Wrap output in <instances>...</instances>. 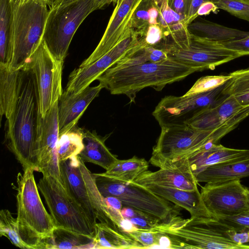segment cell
<instances>
[{
	"instance_id": "32",
	"label": "cell",
	"mask_w": 249,
	"mask_h": 249,
	"mask_svg": "<svg viewBox=\"0 0 249 249\" xmlns=\"http://www.w3.org/2000/svg\"><path fill=\"white\" fill-rule=\"evenodd\" d=\"M120 212L138 230L157 231V228L163 223L158 218L129 207L123 206Z\"/></svg>"
},
{
	"instance_id": "25",
	"label": "cell",
	"mask_w": 249,
	"mask_h": 249,
	"mask_svg": "<svg viewBox=\"0 0 249 249\" xmlns=\"http://www.w3.org/2000/svg\"><path fill=\"white\" fill-rule=\"evenodd\" d=\"M93 238V249H144L128 231H118L104 223H96Z\"/></svg>"
},
{
	"instance_id": "34",
	"label": "cell",
	"mask_w": 249,
	"mask_h": 249,
	"mask_svg": "<svg viewBox=\"0 0 249 249\" xmlns=\"http://www.w3.org/2000/svg\"><path fill=\"white\" fill-rule=\"evenodd\" d=\"M223 123L215 107L200 112L189 121L186 124L200 130H211L216 129Z\"/></svg>"
},
{
	"instance_id": "44",
	"label": "cell",
	"mask_w": 249,
	"mask_h": 249,
	"mask_svg": "<svg viewBox=\"0 0 249 249\" xmlns=\"http://www.w3.org/2000/svg\"><path fill=\"white\" fill-rule=\"evenodd\" d=\"M228 237L233 243L238 245H243L249 242L248 231L238 232L230 228L226 232Z\"/></svg>"
},
{
	"instance_id": "3",
	"label": "cell",
	"mask_w": 249,
	"mask_h": 249,
	"mask_svg": "<svg viewBox=\"0 0 249 249\" xmlns=\"http://www.w3.org/2000/svg\"><path fill=\"white\" fill-rule=\"evenodd\" d=\"M17 176V222L19 236L27 249H44L47 239L55 228L39 195L34 171L23 169Z\"/></svg>"
},
{
	"instance_id": "31",
	"label": "cell",
	"mask_w": 249,
	"mask_h": 249,
	"mask_svg": "<svg viewBox=\"0 0 249 249\" xmlns=\"http://www.w3.org/2000/svg\"><path fill=\"white\" fill-rule=\"evenodd\" d=\"M226 83L225 90L242 107L249 106V68L233 71Z\"/></svg>"
},
{
	"instance_id": "40",
	"label": "cell",
	"mask_w": 249,
	"mask_h": 249,
	"mask_svg": "<svg viewBox=\"0 0 249 249\" xmlns=\"http://www.w3.org/2000/svg\"><path fill=\"white\" fill-rule=\"evenodd\" d=\"M243 107L231 95H228L215 107L218 114L223 122L237 113Z\"/></svg>"
},
{
	"instance_id": "33",
	"label": "cell",
	"mask_w": 249,
	"mask_h": 249,
	"mask_svg": "<svg viewBox=\"0 0 249 249\" xmlns=\"http://www.w3.org/2000/svg\"><path fill=\"white\" fill-rule=\"evenodd\" d=\"M0 235L7 238L15 246L27 249L19 235L17 218L6 209L0 212Z\"/></svg>"
},
{
	"instance_id": "22",
	"label": "cell",
	"mask_w": 249,
	"mask_h": 249,
	"mask_svg": "<svg viewBox=\"0 0 249 249\" xmlns=\"http://www.w3.org/2000/svg\"><path fill=\"white\" fill-rule=\"evenodd\" d=\"M142 185L153 184L185 190L197 189V182L191 174L169 169L160 168L151 172L147 170L134 181Z\"/></svg>"
},
{
	"instance_id": "8",
	"label": "cell",
	"mask_w": 249,
	"mask_h": 249,
	"mask_svg": "<svg viewBox=\"0 0 249 249\" xmlns=\"http://www.w3.org/2000/svg\"><path fill=\"white\" fill-rule=\"evenodd\" d=\"M95 10L93 0H75L50 9L42 39L54 57L64 62L77 29Z\"/></svg>"
},
{
	"instance_id": "43",
	"label": "cell",
	"mask_w": 249,
	"mask_h": 249,
	"mask_svg": "<svg viewBox=\"0 0 249 249\" xmlns=\"http://www.w3.org/2000/svg\"><path fill=\"white\" fill-rule=\"evenodd\" d=\"M170 8L178 15L187 18L192 0H167Z\"/></svg>"
},
{
	"instance_id": "30",
	"label": "cell",
	"mask_w": 249,
	"mask_h": 249,
	"mask_svg": "<svg viewBox=\"0 0 249 249\" xmlns=\"http://www.w3.org/2000/svg\"><path fill=\"white\" fill-rule=\"evenodd\" d=\"M84 130L76 125L59 135L57 153L59 162L79 155L84 148Z\"/></svg>"
},
{
	"instance_id": "46",
	"label": "cell",
	"mask_w": 249,
	"mask_h": 249,
	"mask_svg": "<svg viewBox=\"0 0 249 249\" xmlns=\"http://www.w3.org/2000/svg\"><path fill=\"white\" fill-rule=\"evenodd\" d=\"M219 9L216 5L211 0L204 2L199 7L197 11V15L206 16L210 13H217Z\"/></svg>"
},
{
	"instance_id": "42",
	"label": "cell",
	"mask_w": 249,
	"mask_h": 249,
	"mask_svg": "<svg viewBox=\"0 0 249 249\" xmlns=\"http://www.w3.org/2000/svg\"><path fill=\"white\" fill-rule=\"evenodd\" d=\"M220 44L224 47L241 53L244 55H249V36L241 39Z\"/></svg>"
},
{
	"instance_id": "45",
	"label": "cell",
	"mask_w": 249,
	"mask_h": 249,
	"mask_svg": "<svg viewBox=\"0 0 249 249\" xmlns=\"http://www.w3.org/2000/svg\"><path fill=\"white\" fill-rule=\"evenodd\" d=\"M210 0H192L188 15L187 18V21L190 24L198 17L197 11L200 5L204 2Z\"/></svg>"
},
{
	"instance_id": "38",
	"label": "cell",
	"mask_w": 249,
	"mask_h": 249,
	"mask_svg": "<svg viewBox=\"0 0 249 249\" xmlns=\"http://www.w3.org/2000/svg\"><path fill=\"white\" fill-rule=\"evenodd\" d=\"M215 218L237 231H249V210L236 215L216 216Z\"/></svg>"
},
{
	"instance_id": "20",
	"label": "cell",
	"mask_w": 249,
	"mask_h": 249,
	"mask_svg": "<svg viewBox=\"0 0 249 249\" xmlns=\"http://www.w3.org/2000/svg\"><path fill=\"white\" fill-rule=\"evenodd\" d=\"M155 194L188 211L191 217L214 218L206 208L198 189L185 190L149 184L143 185Z\"/></svg>"
},
{
	"instance_id": "49",
	"label": "cell",
	"mask_w": 249,
	"mask_h": 249,
	"mask_svg": "<svg viewBox=\"0 0 249 249\" xmlns=\"http://www.w3.org/2000/svg\"><path fill=\"white\" fill-rule=\"evenodd\" d=\"M73 0H54L53 5L51 8L56 7L62 5L63 4L69 3Z\"/></svg>"
},
{
	"instance_id": "24",
	"label": "cell",
	"mask_w": 249,
	"mask_h": 249,
	"mask_svg": "<svg viewBox=\"0 0 249 249\" xmlns=\"http://www.w3.org/2000/svg\"><path fill=\"white\" fill-rule=\"evenodd\" d=\"M249 176V158L209 166L195 176L196 182L206 183L240 179Z\"/></svg>"
},
{
	"instance_id": "17",
	"label": "cell",
	"mask_w": 249,
	"mask_h": 249,
	"mask_svg": "<svg viewBox=\"0 0 249 249\" xmlns=\"http://www.w3.org/2000/svg\"><path fill=\"white\" fill-rule=\"evenodd\" d=\"M248 158V149L230 148L220 143H209L184 158L165 163L159 167L179 171L195 177L209 166Z\"/></svg>"
},
{
	"instance_id": "1",
	"label": "cell",
	"mask_w": 249,
	"mask_h": 249,
	"mask_svg": "<svg viewBox=\"0 0 249 249\" xmlns=\"http://www.w3.org/2000/svg\"><path fill=\"white\" fill-rule=\"evenodd\" d=\"M195 72L194 69L168 58L158 63L114 65L97 80L111 94L125 95L130 102L135 103L141 90L151 87L159 91L167 85L180 81Z\"/></svg>"
},
{
	"instance_id": "29",
	"label": "cell",
	"mask_w": 249,
	"mask_h": 249,
	"mask_svg": "<svg viewBox=\"0 0 249 249\" xmlns=\"http://www.w3.org/2000/svg\"><path fill=\"white\" fill-rule=\"evenodd\" d=\"M149 163L144 158L136 156L127 160H118L102 174L125 182H134L142 173L148 170Z\"/></svg>"
},
{
	"instance_id": "48",
	"label": "cell",
	"mask_w": 249,
	"mask_h": 249,
	"mask_svg": "<svg viewBox=\"0 0 249 249\" xmlns=\"http://www.w3.org/2000/svg\"><path fill=\"white\" fill-rule=\"evenodd\" d=\"M95 10L102 9L112 3V0H93Z\"/></svg>"
},
{
	"instance_id": "26",
	"label": "cell",
	"mask_w": 249,
	"mask_h": 249,
	"mask_svg": "<svg viewBox=\"0 0 249 249\" xmlns=\"http://www.w3.org/2000/svg\"><path fill=\"white\" fill-rule=\"evenodd\" d=\"M190 34L217 43L230 42L249 36V31L228 27L202 18L188 26Z\"/></svg>"
},
{
	"instance_id": "10",
	"label": "cell",
	"mask_w": 249,
	"mask_h": 249,
	"mask_svg": "<svg viewBox=\"0 0 249 249\" xmlns=\"http://www.w3.org/2000/svg\"><path fill=\"white\" fill-rule=\"evenodd\" d=\"M226 83L215 89L198 94L166 96L156 107L152 115L160 127L186 124L198 113L216 107L229 95L225 90Z\"/></svg>"
},
{
	"instance_id": "15",
	"label": "cell",
	"mask_w": 249,
	"mask_h": 249,
	"mask_svg": "<svg viewBox=\"0 0 249 249\" xmlns=\"http://www.w3.org/2000/svg\"><path fill=\"white\" fill-rule=\"evenodd\" d=\"M58 101L39 121L36 148V171L55 178L62 184L57 153L59 138Z\"/></svg>"
},
{
	"instance_id": "23",
	"label": "cell",
	"mask_w": 249,
	"mask_h": 249,
	"mask_svg": "<svg viewBox=\"0 0 249 249\" xmlns=\"http://www.w3.org/2000/svg\"><path fill=\"white\" fill-rule=\"evenodd\" d=\"M108 136L102 137L95 130L84 132V148L79 154L85 162L98 165L106 170L111 167L119 159L108 149L105 141Z\"/></svg>"
},
{
	"instance_id": "7",
	"label": "cell",
	"mask_w": 249,
	"mask_h": 249,
	"mask_svg": "<svg viewBox=\"0 0 249 249\" xmlns=\"http://www.w3.org/2000/svg\"><path fill=\"white\" fill-rule=\"evenodd\" d=\"M97 188L104 197L118 198L123 206L143 212L160 220L169 222L178 216L180 207L155 194L135 182H125L103 175L93 174Z\"/></svg>"
},
{
	"instance_id": "50",
	"label": "cell",
	"mask_w": 249,
	"mask_h": 249,
	"mask_svg": "<svg viewBox=\"0 0 249 249\" xmlns=\"http://www.w3.org/2000/svg\"><path fill=\"white\" fill-rule=\"evenodd\" d=\"M45 2L50 8L52 7L54 0H40Z\"/></svg>"
},
{
	"instance_id": "52",
	"label": "cell",
	"mask_w": 249,
	"mask_h": 249,
	"mask_svg": "<svg viewBox=\"0 0 249 249\" xmlns=\"http://www.w3.org/2000/svg\"><path fill=\"white\" fill-rule=\"evenodd\" d=\"M246 192H247V196H248V199L249 200V189L247 188Z\"/></svg>"
},
{
	"instance_id": "28",
	"label": "cell",
	"mask_w": 249,
	"mask_h": 249,
	"mask_svg": "<svg viewBox=\"0 0 249 249\" xmlns=\"http://www.w3.org/2000/svg\"><path fill=\"white\" fill-rule=\"evenodd\" d=\"M13 10L11 0H0V63L10 65L13 54Z\"/></svg>"
},
{
	"instance_id": "16",
	"label": "cell",
	"mask_w": 249,
	"mask_h": 249,
	"mask_svg": "<svg viewBox=\"0 0 249 249\" xmlns=\"http://www.w3.org/2000/svg\"><path fill=\"white\" fill-rule=\"evenodd\" d=\"M63 184L69 196L76 202L95 227L97 215L89 188L91 172L79 155L59 162Z\"/></svg>"
},
{
	"instance_id": "12",
	"label": "cell",
	"mask_w": 249,
	"mask_h": 249,
	"mask_svg": "<svg viewBox=\"0 0 249 249\" xmlns=\"http://www.w3.org/2000/svg\"><path fill=\"white\" fill-rule=\"evenodd\" d=\"M168 58L190 67L196 71L213 70L219 65L244 55L219 43L191 34L189 39L164 50Z\"/></svg>"
},
{
	"instance_id": "36",
	"label": "cell",
	"mask_w": 249,
	"mask_h": 249,
	"mask_svg": "<svg viewBox=\"0 0 249 249\" xmlns=\"http://www.w3.org/2000/svg\"><path fill=\"white\" fill-rule=\"evenodd\" d=\"M219 9L249 22V0H210Z\"/></svg>"
},
{
	"instance_id": "51",
	"label": "cell",
	"mask_w": 249,
	"mask_h": 249,
	"mask_svg": "<svg viewBox=\"0 0 249 249\" xmlns=\"http://www.w3.org/2000/svg\"><path fill=\"white\" fill-rule=\"evenodd\" d=\"M120 0H112V3H113V5H116V4L117 3V2L119 1Z\"/></svg>"
},
{
	"instance_id": "41",
	"label": "cell",
	"mask_w": 249,
	"mask_h": 249,
	"mask_svg": "<svg viewBox=\"0 0 249 249\" xmlns=\"http://www.w3.org/2000/svg\"><path fill=\"white\" fill-rule=\"evenodd\" d=\"M163 37V31L160 26L158 24H152L148 28L144 39L147 46L156 47L160 43Z\"/></svg>"
},
{
	"instance_id": "39",
	"label": "cell",
	"mask_w": 249,
	"mask_h": 249,
	"mask_svg": "<svg viewBox=\"0 0 249 249\" xmlns=\"http://www.w3.org/2000/svg\"><path fill=\"white\" fill-rule=\"evenodd\" d=\"M143 247L144 249L160 245L161 239L164 235L158 231H148L135 230L128 231Z\"/></svg>"
},
{
	"instance_id": "47",
	"label": "cell",
	"mask_w": 249,
	"mask_h": 249,
	"mask_svg": "<svg viewBox=\"0 0 249 249\" xmlns=\"http://www.w3.org/2000/svg\"><path fill=\"white\" fill-rule=\"evenodd\" d=\"M104 198L106 203L109 206L120 212L123 207V204L116 197L113 196H108Z\"/></svg>"
},
{
	"instance_id": "21",
	"label": "cell",
	"mask_w": 249,
	"mask_h": 249,
	"mask_svg": "<svg viewBox=\"0 0 249 249\" xmlns=\"http://www.w3.org/2000/svg\"><path fill=\"white\" fill-rule=\"evenodd\" d=\"M23 70H12L9 65L0 63V113L8 119L18 97Z\"/></svg>"
},
{
	"instance_id": "6",
	"label": "cell",
	"mask_w": 249,
	"mask_h": 249,
	"mask_svg": "<svg viewBox=\"0 0 249 249\" xmlns=\"http://www.w3.org/2000/svg\"><path fill=\"white\" fill-rule=\"evenodd\" d=\"M13 20V54L9 66L22 70L42 40L49 10L40 0H11Z\"/></svg>"
},
{
	"instance_id": "35",
	"label": "cell",
	"mask_w": 249,
	"mask_h": 249,
	"mask_svg": "<svg viewBox=\"0 0 249 249\" xmlns=\"http://www.w3.org/2000/svg\"><path fill=\"white\" fill-rule=\"evenodd\" d=\"M155 4V0H142L133 14L131 29L142 36L145 37L148 28L150 25L149 10Z\"/></svg>"
},
{
	"instance_id": "9",
	"label": "cell",
	"mask_w": 249,
	"mask_h": 249,
	"mask_svg": "<svg viewBox=\"0 0 249 249\" xmlns=\"http://www.w3.org/2000/svg\"><path fill=\"white\" fill-rule=\"evenodd\" d=\"M37 185L44 197L55 227L94 237L95 227L60 181L53 176H43Z\"/></svg>"
},
{
	"instance_id": "2",
	"label": "cell",
	"mask_w": 249,
	"mask_h": 249,
	"mask_svg": "<svg viewBox=\"0 0 249 249\" xmlns=\"http://www.w3.org/2000/svg\"><path fill=\"white\" fill-rule=\"evenodd\" d=\"M40 114L36 81L30 70H23L14 110L5 123V142L23 169H36V148Z\"/></svg>"
},
{
	"instance_id": "19",
	"label": "cell",
	"mask_w": 249,
	"mask_h": 249,
	"mask_svg": "<svg viewBox=\"0 0 249 249\" xmlns=\"http://www.w3.org/2000/svg\"><path fill=\"white\" fill-rule=\"evenodd\" d=\"M104 88L100 84L88 86L77 93L64 90L58 101L59 134L75 126L90 103Z\"/></svg>"
},
{
	"instance_id": "53",
	"label": "cell",
	"mask_w": 249,
	"mask_h": 249,
	"mask_svg": "<svg viewBox=\"0 0 249 249\" xmlns=\"http://www.w3.org/2000/svg\"><path fill=\"white\" fill-rule=\"evenodd\" d=\"M248 233H249V231H248Z\"/></svg>"
},
{
	"instance_id": "27",
	"label": "cell",
	"mask_w": 249,
	"mask_h": 249,
	"mask_svg": "<svg viewBox=\"0 0 249 249\" xmlns=\"http://www.w3.org/2000/svg\"><path fill=\"white\" fill-rule=\"evenodd\" d=\"M93 237L61 227H55L50 237L46 239L44 249H93Z\"/></svg>"
},
{
	"instance_id": "5",
	"label": "cell",
	"mask_w": 249,
	"mask_h": 249,
	"mask_svg": "<svg viewBox=\"0 0 249 249\" xmlns=\"http://www.w3.org/2000/svg\"><path fill=\"white\" fill-rule=\"evenodd\" d=\"M237 125V121L231 118L211 130H200L187 124L161 127L149 161L159 167L184 158L208 143H220L221 139Z\"/></svg>"
},
{
	"instance_id": "11",
	"label": "cell",
	"mask_w": 249,
	"mask_h": 249,
	"mask_svg": "<svg viewBox=\"0 0 249 249\" xmlns=\"http://www.w3.org/2000/svg\"><path fill=\"white\" fill-rule=\"evenodd\" d=\"M63 62L52 55L42 39L22 70H30L34 76L41 117L45 116L63 93Z\"/></svg>"
},
{
	"instance_id": "4",
	"label": "cell",
	"mask_w": 249,
	"mask_h": 249,
	"mask_svg": "<svg viewBox=\"0 0 249 249\" xmlns=\"http://www.w3.org/2000/svg\"><path fill=\"white\" fill-rule=\"evenodd\" d=\"M231 227L215 218L176 216L161 223L156 231L169 241L170 249H249V245H238L228 237Z\"/></svg>"
},
{
	"instance_id": "13",
	"label": "cell",
	"mask_w": 249,
	"mask_h": 249,
	"mask_svg": "<svg viewBox=\"0 0 249 249\" xmlns=\"http://www.w3.org/2000/svg\"><path fill=\"white\" fill-rule=\"evenodd\" d=\"M145 46L143 37L131 29L124 38L97 60L74 69L69 75L65 90L73 93L80 92L107 70Z\"/></svg>"
},
{
	"instance_id": "37",
	"label": "cell",
	"mask_w": 249,
	"mask_h": 249,
	"mask_svg": "<svg viewBox=\"0 0 249 249\" xmlns=\"http://www.w3.org/2000/svg\"><path fill=\"white\" fill-rule=\"evenodd\" d=\"M231 77L230 74L201 77L184 95H190L213 90L224 84Z\"/></svg>"
},
{
	"instance_id": "18",
	"label": "cell",
	"mask_w": 249,
	"mask_h": 249,
	"mask_svg": "<svg viewBox=\"0 0 249 249\" xmlns=\"http://www.w3.org/2000/svg\"><path fill=\"white\" fill-rule=\"evenodd\" d=\"M142 0H120L110 18L105 32L92 53L79 66L94 62L124 38L131 29L133 14Z\"/></svg>"
},
{
	"instance_id": "14",
	"label": "cell",
	"mask_w": 249,
	"mask_h": 249,
	"mask_svg": "<svg viewBox=\"0 0 249 249\" xmlns=\"http://www.w3.org/2000/svg\"><path fill=\"white\" fill-rule=\"evenodd\" d=\"M246 190L240 179H233L206 183L201 188L200 194L206 208L215 218L249 210Z\"/></svg>"
}]
</instances>
